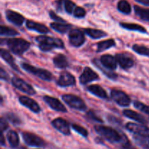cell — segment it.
Returning <instances> with one entry per match:
<instances>
[{"instance_id":"1","label":"cell","mask_w":149,"mask_h":149,"mask_svg":"<svg viewBox=\"0 0 149 149\" xmlns=\"http://www.w3.org/2000/svg\"><path fill=\"white\" fill-rule=\"evenodd\" d=\"M95 130L97 134H99L104 139L111 143L121 142L122 143H124L125 141H127L126 137L123 138L122 135H121L117 131L110 127L98 125V126L95 127Z\"/></svg>"},{"instance_id":"2","label":"cell","mask_w":149,"mask_h":149,"mask_svg":"<svg viewBox=\"0 0 149 149\" xmlns=\"http://www.w3.org/2000/svg\"><path fill=\"white\" fill-rule=\"evenodd\" d=\"M36 42L39 43V48L44 52H48L54 48L64 47V44L60 39L52 38L46 36H39L36 37Z\"/></svg>"},{"instance_id":"3","label":"cell","mask_w":149,"mask_h":149,"mask_svg":"<svg viewBox=\"0 0 149 149\" xmlns=\"http://www.w3.org/2000/svg\"><path fill=\"white\" fill-rule=\"evenodd\" d=\"M9 49L16 55H23L29 47L30 43L23 39H10L7 41Z\"/></svg>"},{"instance_id":"4","label":"cell","mask_w":149,"mask_h":149,"mask_svg":"<svg viewBox=\"0 0 149 149\" xmlns=\"http://www.w3.org/2000/svg\"><path fill=\"white\" fill-rule=\"evenodd\" d=\"M63 100L71 108L79 111H84L87 109V106L84 100L74 95H63Z\"/></svg>"},{"instance_id":"5","label":"cell","mask_w":149,"mask_h":149,"mask_svg":"<svg viewBox=\"0 0 149 149\" xmlns=\"http://www.w3.org/2000/svg\"><path fill=\"white\" fill-rule=\"evenodd\" d=\"M22 67H23L25 71L36 76L37 77L45 80V81H51L52 80V74L49 71H47V70L36 68V67L32 66V65L27 63H23L22 64Z\"/></svg>"},{"instance_id":"6","label":"cell","mask_w":149,"mask_h":149,"mask_svg":"<svg viewBox=\"0 0 149 149\" xmlns=\"http://www.w3.org/2000/svg\"><path fill=\"white\" fill-rule=\"evenodd\" d=\"M22 137L26 143L29 146H34V147H45V142L42 138L39 137L35 134L31 133V132H25L22 133Z\"/></svg>"},{"instance_id":"7","label":"cell","mask_w":149,"mask_h":149,"mask_svg":"<svg viewBox=\"0 0 149 149\" xmlns=\"http://www.w3.org/2000/svg\"><path fill=\"white\" fill-rule=\"evenodd\" d=\"M12 84L17 90H20V91L23 92L25 93H27L29 95H34L36 93L34 89L30 84H28L26 81H25L22 79L18 78V77H13L12 79Z\"/></svg>"},{"instance_id":"8","label":"cell","mask_w":149,"mask_h":149,"mask_svg":"<svg viewBox=\"0 0 149 149\" xmlns=\"http://www.w3.org/2000/svg\"><path fill=\"white\" fill-rule=\"evenodd\" d=\"M111 98L121 106H128L130 104V97L121 90H113L111 93Z\"/></svg>"},{"instance_id":"9","label":"cell","mask_w":149,"mask_h":149,"mask_svg":"<svg viewBox=\"0 0 149 149\" xmlns=\"http://www.w3.org/2000/svg\"><path fill=\"white\" fill-rule=\"evenodd\" d=\"M126 129L135 135L149 138V128L145 125L130 122L126 125Z\"/></svg>"},{"instance_id":"10","label":"cell","mask_w":149,"mask_h":149,"mask_svg":"<svg viewBox=\"0 0 149 149\" xmlns=\"http://www.w3.org/2000/svg\"><path fill=\"white\" fill-rule=\"evenodd\" d=\"M69 42L73 46L80 47L85 42L84 33L79 29H73L69 32Z\"/></svg>"},{"instance_id":"11","label":"cell","mask_w":149,"mask_h":149,"mask_svg":"<svg viewBox=\"0 0 149 149\" xmlns=\"http://www.w3.org/2000/svg\"><path fill=\"white\" fill-rule=\"evenodd\" d=\"M99 77L97 73L95 72L91 68L87 67L84 68V71L82 72L81 75L79 77L80 83L82 84H87V83L91 82V81H95L98 79Z\"/></svg>"},{"instance_id":"12","label":"cell","mask_w":149,"mask_h":149,"mask_svg":"<svg viewBox=\"0 0 149 149\" xmlns=\"http://www.w3.org/2000/svg\"><path fill=\"white\" fill-rule=\"evenodd\" d=\"M52 125L57 130H58L63 135H69L71 134L69 125L66 120L62 119V118H58V119H54L52 122Z\"/></svg>"},{"instance_id":"13","label":"cell","mask_w":149,"mask_h":149,"mask_svg":"<svg viewBox=\"0 0 149 149\" xmlns=\"http://www.w3.org/2000/svg\"><path fill=\"white\" fill-rule=\"evenodd\" d=\"M57 84L61 87H69V86H73L76 84V80L72 74L66 72V71H64V72L61 73L60 75Z\"/></svg>"},{"instance_id":"14","label":"cell","mask_w":149,"mask_h":149,"mask_svg":"<svg viewBox=\"0 0 149 149\" xmlns=\"http://www.w3.org/2000/svg\"><path fill=\"white\" fill-rule=\"evenodd\" d=\"M44 100L49 106V107L52 108V109L61 112H66L67 110L65 106L63 105V103L58 100L55 97H49V96H45L44 97Z\"/></svg>"},{"instance_id":"15","label":"cell","mask_w":149,"mask_h":149,"mask_svg":"<svg viewBox=\"0 0 149 149\" xmlns=\"http://www.w3.org/2000/svg\"><path fill=\"white\" fill-rule=\"evenodd\" d=\"M19 101L21 103L22 105H23L24 106H26V108L30 109L31 111H32L33 112L35 113H39L40 111V107L38 105V103L36 101L33 100V99L30 98V97H28L26 96H21V97L19 98Z\"/></svg>"},{"instance_id":"16","label":"cell","mask_w":149,"mask_h":149,"mask_svg":"<svg viewBox=\"0 0 149 149\" xmlns=\"http://www.w3.org/2000/svg\"><path fill=\"white\" fill-rule=\"evenodd\" d=\"M100 63L107 69L114 70L117 67L116 58L111 55H104L100 58Z\"/></svg>"},{"instance_id":"17","label":"cell","mask_w":149,"mask_h":149,"mask_svg":"<svg viewBox=\"0 0 149 149\" xmlns=\"http://www.w3.org/2000/svg\"><path fill=\"white\" fill-rule=\"evenodd\" d=\"M5 14L7 20L16 26H21L25 20L23 15L13 10H7Z\"/></svg>"},{"instance_id":"18","label":"cell","mask_w":149,"mask_h":149,"mask_svg":"<svg viewBox=\"0 0 149 149\" xmlns=\"http://www.w3.org/2000/svg\"><path fill=\"white\" fill-rule=\"evenodd\" d=\"M116 58L118 63L124 69H127L133 66V60L125 54H117L116 55Z\"/></svg>"},{"instance_id":"19","label":"cell","mask_w":149,"mask_h":149,"mask_svg":"<svg viewBox=\"0 0 149 149\" xmlns=\"http://www.w3.org/2000/svg\"><path fill=\"white\" fill-rule=\"evenodd\" d=\"M26 26H27L29 29L36 31L41 33H47L49 32V29L45 25H42L39 23H36V22H33L32 20H28L26 22Z\"/></svg>"},{"instance_id":"20","label":"cell","mask_w":149,"mask_h":149,"mask_svg":"<svg viewBox=\"0 0 149 149\" xmlns=\"http://www.w3.org/2000/svg\"><path fill=\"white\" fill-rule=\"evenodd\" d=\"M123 114L125 115L126 117L129 118V119L135 120L136 122H140L141 124H146L147 121L146 118L143 116L141 115L140 113H137V112L134 111L132 110H125L123 111Z\"/></svg>"},{"instance_id":"21","label":"cell","mask_w":149,"mask_h":149,"mask_svg":"<svg viewBox=\"0 0 149 149\" xmlns=\"http://www.w3.org/2000/svg\"><path fill=\"white\" fill-rule=\"evenodd\" d=\"M87 90H88L90 93H93V95L100 97V98L106 99L108 97L106 92L105 91L104 89L102 87H100V86L97 85V84H93V85L89 86Z\"/></svg>"},{"instance_id":"22","label":"cell","mask_w":149,"mask_h":149,"mask_svg":"<svg viewBox=\"0 0 149 149\" xmlns=\"http://www.w3.org/2000/svg\"><path fill=\"white\" fill-rule=\"evenodd\" d=\"M7 138L10 147L15 148L19 145V137L17 132L14 130H10L7 132Z\"/></svg>"},{"instance_id":"23","label":"cell","mask_w":149,"mask_h":149,"mask_svg":"<svg viewBox=\"0 0 149 149\" xmlns=\"http://www.w3.org/2000/svg\"><path fill=\"white\" fill-rule=\"evenodd\" d=\"M53 63L56 67L59 68H65L68 67V63L65 55L58 54L53 58Z\"/></svg>"},{"instance_id":"24","label":"cell","mask_w":149,"mask_h":149,"mask_svg":"<svg viewBox=\"0 0 149 149\" xmlns=\"http://www.w3.org/2000/svg\"><path fill=\"white\" fill-rule=\"evenodd\" d=\"M1 56L13 69H15V71H18V68L16 65L15 63V60L14 58L12 57V55H10V52L8 51L5 50V49H1Z\"/></svg>"},{"instance_id":"25","label":"cell","mask_w":149,"mask_h":149,"mask_svg":"<svg viewBox=\"0 0 149 149\" xmlns=\"http://www.w3.org/2000/svg\"><path fill=\"white\" fill-rule=\"evenodd\" d=\"M84 32L93 39H100V38L104 37L107 36V33L103 31L97 30V29H84Z\"/></svg>"},{"instance_id":"26","label":"cell","mask_w":149,"mask_h":149,"mask_svg":"<svg viewBox=\"0 0 149 149\" xmlns=\"http://www.w3.org/2000/svg\"><path fill=\"white\" fill-rule=\"evenodd\" d=\"M120 26L124 29H128L131 31H136L141 32V33H146V30L145 28L143 27L140 25L135 24V23H121Z\"/></svg>"},{"instance_id":"27","label":"cell","mask_w":149,"mask_h":149,"mask_svg":"<svg viewBox=\"0 0 149 149\" xmlns=\"http://www.w3.org/2000/svg\"><path fill=\"white\" fill-rule=\"evenodd\" d=\"M135 12L140 18L146 21H149V9H144L138 6H135Z\"/></svg>"},{"instance_id":"28","label":"cell","mask_w":149,"mask_h":149,"mask_svg":"<svg viewBox=\"0 0 149 149\" xmlns=\"http://www.w3.org/2000/svg\"><path fill=\"white\" fill-rule=\"evenodd\" d=\"M115 45V42L113 39H108L106 41H102L97 44V52H103Z\"/></svg>"},{"instance_id":"29","label":"cell","mask_w":149,"mask_h":149,"mask_svg":"<svg viewBox=\"0 0 149 149\" xmlns=\"http://www.w3.org/2000/svg\"><path fill=\"white\" fill-rule=\"evenodd\" d=\"M50 26L56 31L60 32V33H65L70 30L71 26L68 24H64V23H52L50 24Z\"/></svg>"},{"instance_id":"30","label":"cell","mask_w":149,"mask_h":149,"mask_svg":"<svg viewBox=\"0 0 149 149\" xmlns=\"http://www.w3.org/2000/svg\"><path fill=\"white\" fill-rule=\"evenodd\" d=\"M134 140L135 143L140 146L143 147L145 149H149V138L148 137L140 136V135H135L134 136Z\"/></svg>"},{"instance_id":"31","label":"cell","mask_w":149,"mask_h":149,"mask_svg":"<svg viewBox=\"0 0 149 149\" xmlns=\"http://www.w3.org/2000/svg\"><path fill=\"white\" fill-rule=\"evenodd\" d=\"M118 10L121 12V13H124V14H130L131 12V7L130 4L126 0H121L119 3H118Z\"/></svg>"},{"instance_id":"32","label":"cell","mask_w":149,"mask_h":149,"mask_svg":"<svg viewBox=\"0 0 149 149\" xmlns=\"http://www.w3.org/2000/svg\"><path fill=\"white\" fill-rule=\"evenodd\" d=\"M132 49H133V50L135 51V52H137L138 54L149 57V48L143 46V45H135L132 47Z\"/></svg>"},{"instance_id":"33","label":"cell","mask_w":149,"mask_h":149,"mask_svg":"<svg viewBox=\"0 0 149 149\" xmlns=\"http://www.w3.org/2000/svg\"><path fill=\"white\" fill-rule=\"evenodd\" d=\"M0 33L1 35H4V36H16L18 34V32L14 29L7 27V26H1L0 28Z\"/></svg>"},{"instance_id":"34","label":"cell","mask_w":149,"mask_h":149,"mask_svg":"<svg viewBox=\"0 0 149 149\" xmlns=\"http://www.w3.org/2000/svg\"><path fill=\"white\" fill-rule=\"evenodd\" d=\"M64 8L67 13L71 14L75 10L76 4L71 0H64Z\"/></svg>"},{"instance_id":"35","label":"cell","mask_w":149,"mask_h":149,"mask_svg":"<svg viewBox=\"0 0 149 149\" xmlns=\"http://www.w3.org/2000/svg\"><path fill=\"white\" fill-rule=\"evenodd\" d=\"M72 128L76 131V132H77L79 134L82 135L84 138H87V137L88 136V132H87V130L84 127H83L80 126V125H77V124H74V125H72Z\"/></svg>"},{"instance_id":"36","label":"cell","mask_w":149,"mask_h":149,"mask_svg":"<svg viewBox=\"0 0 149 149\" xmlns=\"http://www.w3.org/2000/svg\"><path fill=\"white\" fill-rule=\"evenodd\" d=\"M134 106H135V108L139 109V110L141 111L142 112H143V113L149 115V106L144 105L143 103H141V102L139 101L134 102Z\"/></svg>"},{"instance_id":"37","label":"cell","mask_w":149,"mask_h":149,"mask_svg":"<svg viewBox=\"0 0 149 149\" xmlns=\"http://www.w3.org/2000/svg\"><path fill=\"white\" fill-rule=\"evenodd\" d=\"M7 119H8L13 124V125H20V122H20V119H19L15 114H14V113H7Z\"/></svg>"},{"instance_id":"38","label":"cell","mask_w":149,"mask_h":149,"mask_svg":"<svg viewBox=\"0 0 149 149\" xmlns=\"http://www.w3.org/2000/svg\"><path fill=\"white\" fill-rule=\"evenodd\" d=\"M74 15L77 17H83L86 15V12L82 7H77L74 11Z\"/></svg>"},{"instance_id":"39","label":"cell","mask_w":149,"mask_h":149,"mask_svg":"<svg viewBox=\"0 0 149 149\" xmlns=\"http://www.w3.org/2000/svg\"><path fill=\"white\" fill-rule=\"evenodd\" d=\"M87 116L89 117V119H92V120L95 121V122H100V123H102L103 122V120H102L100 118H98L97 116H96V114H95L94 112L93 111H89L88 113H87Z\"/></svg>"},{"instance_id":"40","label":"cell","mask_w":149,"mask_h":149,"mask_svg":"<svg viewBox=\"0 0 149 149\" xmlns=\"http://www.w3.org/2000/svg\"><path fill=\"white\" fill-rule=\"evenodd\" d=\"M8 124H7V120L4 117L1 118L0 121V127H1V132H3L8 128Z\"/></svg>"},{"instance_id":"41","label":"cell","mask_w":149,"mask_h":149,"mask_svg":"<svg viewBox=\"0 0 149 149\" xmlns=\"http://www.w3.org/2000/svg\"><path fill=\"white\" fill-rule=\"evenodd\" d=\"M49 15H50V17L52 19V20H55L56 22H61V23H65V20H63V18L61 17H58L53 11H50L49 12Z\"/></svg>"},{"instance_id":"42","label":"cell","mask_w":149,"mask_h":149,"mask_svg":"<svg viewBox=\"0 0 149 149\" xmlns=\"http://www.w3.org/2000/svg\"><path fill=\"white\" fill-rule=\"evenodd\" d=\"M1 78L2 79H4V80H7L9 78L8 74L6 73V71H4V69H3V68H1Z\"/></svg>"},{"instance_id":"43","label":"cell","mask_w":149,"mask_h":149,"mask_svg":"<svg viewBox=\"0 0 149 149\" xmlns=\"http://www.w3.org/2000/svg\"><path fill=\"white\" fill-rule=\"evenodd\" d=\"M135 1H138V3L143 4V5L149 6V0H135Z\"/></svg>"},{"instance_id":"44","label":"cell","mask_w":149,"mask_h":149,"mask_svg":"<svg viewBox=\"0 0 149 149\" xmlns=\"http://www.w3.org/2000/svg\"><path fill=\"white\" fill-rule=\"evenodd\" d=\"M1 146L5 145V141H4V135H3V132H1Z\"/></svg>"}]
</instances>
